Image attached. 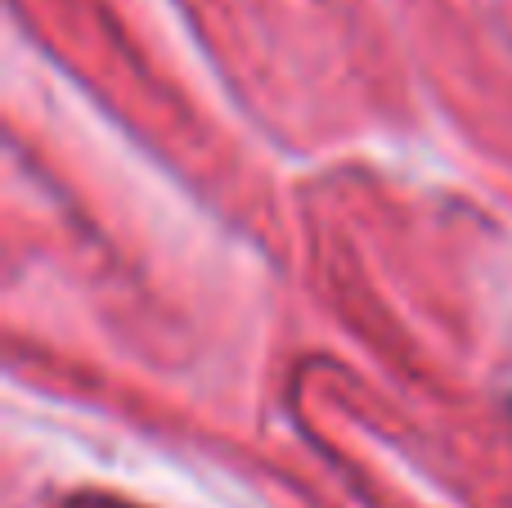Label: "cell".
<instances>
[{"label": "cell", "instance_id": "1", "mask_svg": "<svg viewBox=\"0 0 512 508\" xmlns=\"http://www.w3.org/2000/svg\"><path fill=\"white\" fill-rule=\"evenodd\" d=\"M63 508H140V504L122 500V495H72V500H63Z\"/></svg>", "mask_w": 512, "mask_h": 508}]
</instances>
